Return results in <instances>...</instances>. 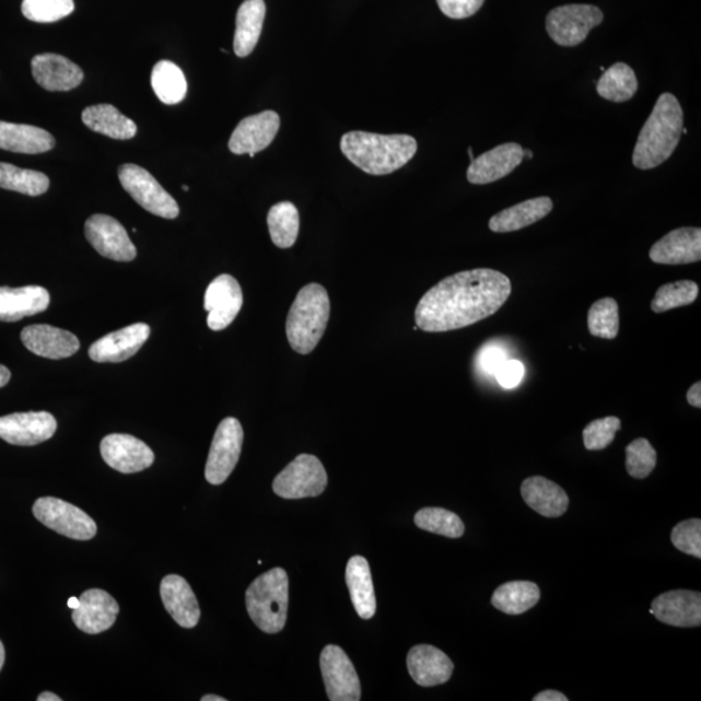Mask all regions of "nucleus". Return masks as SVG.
<instances>
[{"label": "nucleus", "mask_w": 701, "mask_h": 701, "mask_svg": "<svg viewBox=\"0 0 701 701\" xmlns=\"http://www.w3.org/2000/svg\"><path fill=\"white\" fill-rule=\"evenodd\" d=\"M511 294V280L499 270H465L446 277L421 297L416 325L428 332L467 328L495 315Z\"/></svg>", "instance_id": "f257e3e1"}, {"label": "nucleus", "mask_w": 701, "mask_h": 701, "mask_svg": "<svg viewBox=\"0 0 701 701\" xmlns=\"http://www.w3.org/2000/svg\"><path fill=\"white\" fill-rule=\"evenodd\" d=\"M341 150L353 165L367 175L386 176L411 162L418 152V142L406 135L350 131L342 137Z\"/></svg>", "instance_id": "f03ea898"}, {"label": "nucleus", "mask_w": 701, "mask_h": 701, "mask_svg": "<svg viewBox=\"0 0 701 701\" xmlns=\"http://www.w3.org/2000/svg\"><path fill=\"white\" fill-rule=\"evenodd\" d=\"M684 130V109L675 95L665 93L657 100L645 121L633 152L638 170H654L675 152Z\"/></svg>", "instance_id": "7ed1b4c3"}, {"label": "nucleus", "mask_w": 701, "mask_h": 701, "mask_svg": "<svg viewBox=\"0 0 701 701\" xmlns=\"http://www.w3.org/2000/svg\"><path fill=\"white\" fill-rule=\"evenodd\" d=\"M330 318L328 291L309 283L297 293L287 320L288 341L295 352L308 355L322 341Z\"/></svg>", "instance_id": "20e7f679"}, {"label": "nucleus", "mask_w": 701, "mask_h": 701, "mask_svg": "<svg viewBox=\"0 0 701 701\" xmlns=\"http://www.w3.org/2000/svg\"><path fill=\"white\" fill-rule=\"evenodd\" d=\"M246 608L264 633L277 634L282 631L289 609V577L284 569H270L252 583L246 592Z\"/></svg>", "instance_id": "39448f33"}, {"label": "nucleus", "mask_w": 701, "mask_h": 701, "mask_svg": "<svg viewBox=\"0 0 701 701\" xmlns=\"http://www.w3.org/2000/svg\"><path fill=\"white\" fill-rule=\"evenodd\" d=\"M328 486V475L320 460L314 455L296 456L274 478L273 491L283 499L320 496Z\"/></svg>", "instance_id": "423d86ee"}, {"label": "nucleus", "mask_w": 701, "mask_h": 701, "mask_svg": "<svg viewBox=\"0 0 701 701\" xmlns=\"http://www.w3.org/2000/svg\"><path fill=\"white\" fill-rule=\"evenodd\" d=\"M119 178L125 191L145 211L168 220L178 217L177 201L163 189L150 172L136 164H124L119 170Z\"/></svg>", "instance_id": "0eeeda50"}, {"label": "nucleus", "mask_w": 701, "mask_h": 701, "mask_svg": "<svg viewBox=\"0 0 701 701\" xmlns=\"http://www.w3.org/2000/svg\"><path fill=\"white\" fill-rule=\"evenodd\" d=\"M604 15L598 7L592 4H566L548 13L547 33L553 42L564 47L582 44L594 27L603 23Z\"/></svg>", "instance_id": "6e6552de"}, {"label": "nucleus", "mask_w": 701, "mask_h": 701, "mask_svg": "<svg viewBox=\"0 0 701 701\" xmlns=\"http://www.w3.org/2000/svg\"><path fill=\"white\" fill-rule=\"evenodd\" d=\"M33 513L48 529L71 539L89 540L98 531L94 519L87 513L58 498H39L33 505Z\"/></svg>", "instance_id": "1a4fd4ad"}, {"label": "nucleus", "mask_w": 701, "mask_h": 701, "mask_svg": "<svg viewBox=\"0 0 701 701\" xmlns=\"http://www.w3.org/2000/svg\"><path fill=\"white\" fill-rule=\"evenodd\" d=\"M243 446V429L234 418L222 420L211 444L206 464V480L224 483L238 464Z\"/></svg>", "instance_id": "9d476101"}, {"label": "nucleus", "mask_w": 701, "mask_h": 701, "mask_svg": "<svg viewBox=\"0 0 701 701\" xmlns=\"http://www.w3.org/2000/svg\"><path fill=\"white\" fill-rule=\"evenodd\" d=\"M320 666L329 700L359 701L361 699V685L355 666L339 645H326L322 652Z\"/></svg>", "instance_id": "9b49d317"}, {"label": "nucleus", "mask_w": 701, "mask_h": 701, "mask_svg": "<svg viewBox=\"0 0 701 701\" xmlns=\"http://www.w3.org/2000/svg\"><path fill=\"white\" fill-rule=\"evenodd\" d=\"M85 235L90 245L104 258L115 261L136 259L137 248L130 241L125 227L107 214H94L85 224Z\"/></svg>", "instance_id": "f8f14e48"}, {"label": "nucleus", "mask_w": 701, "mask_h": 701, "mask_svg": "<svg viewBox=\"0 0 701 701\" xmlns=\"http://www.w3.org/2000/svg\"><path fill=\"white\" fill-rule=\"evenodd\" d=\"M242 305L243 293L239 282L231 274L217 277L205 295L208 328L214 331L226 329L238 316Z\"/></svg>", "instance_id": "ddd939ff"}, {"label": "nucleus", "mask_w": 701, "mask_h": 701, "mask_svg": "<svg viewBox=\"0 0 701 701\" xmlns=\"http://www.w3.org/2000/svg\"><path fill=\"white\" fill-rule=\"evenodd\" d=\"M103 460L120 474H138L155 462L152 449L133 435L109 434L101 443Z\"/></svg>", "instance_id": "4468645a"}, {"label": "nucleus", "mask_w": 701, "mask_h": 701, "mask_svg": "<svg viewBox=\"0 0 701 701\" xmlns=\"http://www.w3.org/2000/svg\"><path fill=\"white\" fill-rule=\"evenodd\" d=\"M58 422L48 412L12 413L0 418V439L15 446H36L51 440Z\"/></svg>", "instance_id": "2eb2a0df"}, {"label": "nucleus", "mask_w": 701, "mask_h": 701, "mask_svg": "<svg viewBox=\"0 0 701 701\" xmlns=\"http://www.w3.org/2000/svg\"><path fill=\"white\" fill-rule=\"evenodd\" d=\"M280 125V116L274 110L246 117L234 129L229 150L235 155L258 154L274 141Z\"/></svg>", "instance_id": "dca6fc26"}, {"label": "nucleus", "mask_w": 701, "mask_h": 701, "mask_svg": "<svg viewBox=\"0 0 701 701\" xmlns=\"http://www.w3.org/2000/svg\"><path fill=\"white\" fill-rule=\"evenodd\" d=\"M150 335L148 324L129 325L94 342L89 349V357L96 363H122L141 350Z\"/></svg>", "instance_id": "f3484780"}, {"label": "nucleus", "mask_w": 701, "mask_h": 701, "mask_svg": "<svg viewBox=\"0 0 701 701\" xmlns=\"http://www.w3.org/2000/svg\"><path fill=\"white\" fill-rule=\"evenodd\" d=\"M119 614V604L113 596L92 588L80 596V606L73 609L72 620L83 633L94 635L113 628Z\"/></svg>", "instance_id": "a211bd4d"}, {"label": "nucleus", "mask_w": 701, "mask_h": 701, "mask_svg": "<svg viewBox=\"0 0 701 701\" xmlns=\"http://www.w3.org/2000/svg\"><path fill=\"white\" fill-rule=\"evenodd\" d=\"M524 161V149L515 142L484 152L470 163L467 178L474 185H488L510 176Z\"/></svg>", "instance_id": "6ab92c4d"}, {"label": "nucleus", "mask_w": 701, "mask_h": 701, "mask_svg": "<svg viewBox=\"0 0 701 701\" xmlns=\"http://www.w3.org/2000/svg\"><path fill=\"white\" fill-rule=\"evenodd\" d=\"M652 615L658 621L676 628H699L701 594L689 589H673L652 601Z\"/></svg>", "instance_id": "aec40b11"}, {"label": "nucleus", "mask_w": 701, "mask_h": 701, "mask_svg": "<svg viewBox=\"0 0 701 701\" xmlns=\"http://www.w3.org/2000/svg\"><path fill=\"white\" fill-rule=\"evenodd\" d=\"M21 341L34 355L51 360L71 358L80 350L79 338L73 332L51 325L26 326L21 331Z\"/></svg>", "instance_id": "412c9836"}, {"label": "nucleus", "mask_w": 701, "mask_h": 701, "mask_svg": "<svg viewBox=\"0 0 701 701\" xmlns=\"http://www.w3.org/2000/svg\"><path fill=\"white\" fill-rule=\"evenodd\" d=\"M650 259L664 266H685L701 260V229L681 227L651 247Z\"/></svg>", "instance_id": "4be33fe9"}, {"label": "nucleus", "mask_w": 701, "mask_h": 701, "mask_svg": "<svg viewBox=\"0 0 701 701\" xmlns=\"http://www.w3.org/2000/svg\"><path fill=\"white\" fill-rule=\"evenodd\" d=\"M33 78L47 92H69L81 85L82 69L57 54H42L32 60Z\"/></svg>", "instance_id": "5701e85b"}, {"label": "nucleus", "mask_w": 701, "mask_h": 701, "mask_svg": "<svg viewBox=\"0 0 701 701\" xmlns=\"http://www.w3.org/2000/svg\"><path fill=\"white\" fill-rule=\"evenodd\" d=\"M407 666L413 681L422 687H433L449 681L454 663L434 645H416L408 652Z\"/></svg>", "instance_id": "b1692460"}, {"label": "nucleus", "mask_w": 701, "mask_h": 701, "mask_svg": "<svg viewBox=\"0 0 701 701\" xmlns=\"http://www.w3.org/2000/svg\"><path fill=\"white\" fill-rule=\"evenodd\" d=\"M161 596L166 609L179 627L196 628L200 619V608L196 594L189 583L180 575L170 574L161 583Z\"/></svg>", "instance_id": "393cba45"}, {"label": "nucleus", "mask_w": 701, "mask_h": 701, "mask_svg": "<svg viewBox=\"0 0 701 701\" xmlns=\"http://www.w3.org/2000/svg\"><path fill=\"white\" fill-rule=\"evenodd\" d=\"M50 294L40 287L0 288V322L15 323L45 312Z\"/></svg>", "instance_id": "a878e982"}, {"label": "nucleus", "mask_w": 701, "mask_h": 701, "mask_svg": "<svg viewBox=\"0 0 701 701\" xmlns=\"http://www.w3.org/2000/svg\"><path fill=\"white\" fill-rule=\"evenodd\" d=\"M522 494L525 503L541 516L558 518L568 511L569 498L564 489L545 477L526 478Z\"/></svg>", "instance_id": "bb28decb"}, {"label": "nucleus", "mask_w": 701, "mask_h": 701, "mask_svg": "<svg viewBox=\"0 0 701 701\" xmlns=\"http://www.w3.org/2000/svg\"><path fill=\"white\" fill-rule=\"evenodd\" d=\"M55 144V138L45 129L0 121V150L34 155L52 150Z\"/></svg>", "instance_id": "cd10ccee"}, {"label": "nucleus", "mask_w": 701, "mask_h": 701, "mask_svg": "<svg viewBox=\"0 0 701 701\" xmlns=\"http://www.w3.org/2000/svg\"><path fill=\"white\" fill-rule=\"evenodd\" d=\"M346 583L357 614L363 620L373 619L377 610L376 594L372 581L370 562L363 557H353L346 568Z\"/></svg>", "instance_id": "c85d7f7f"}, {"label": "nucleus", "mask_w": 701, "mask_h": 701, "mask_svg": "<svg viewBox=\"0 0 701 701\" xmlns=\"http://www.w3.org/2000/svg\"><path fill=\"white\" fill-rule=\"evenodd\" d=\"M553 210L551 198L540 197L529 199L516 206L506 208L492 217L489 222L490 231L494 233H511L536 224Z\"/></svg>", "instance_id": "c756f323"}, {"label": "nucleus", "mask_w": 701, "mask_h": 701, "mask_svg": "<svg viewBox=\"0 0 701 701\" xmlns=\"http://www.w3.org/2000/svg\"><path fill=\"white\" fill-rule=\"evenodd\" d=\"M266 12L264 0H245L241 4L234 34V52L238 58L248 57L258 45Z\"/></svg>", "instance_id": "7c9ffc66"}, {"label": "nucleus", "mask_w": 701, "mask_h": 701, "mask_svg": "<svg viewBox=\"0 0 701 701\" xmlns=\"http://www.w3.org/2000/svg\"><path fill=\"white\" fill-rule=\"evenodd\" d=\"M82 121L90 130L114 140H131L137 135V125L110 104H96L83 109Z\"/></svg>", "instance_id": "2f4dec72"}, {"label": "nucleus", "mask_w": 701, "mask_h": 701, "mask_svg": "<svg viewBox=\"0 0 701 701\" xmlns=\"http://www.w3.org/2000/svg\"><path fill=\"white\" fill-rule=\"evenodd\" d=\"M540 589L530 581H512L499 586L492 595L491 603L505 615H523L537 606Z\"/></svg>", "instance_id": "473e14b6"}, {"label": "nucleus", "mask_w": 701, "mask_h": 701, "mask_svg": "<svg viewBox=\"0 0 701 701\" xmlns=\"http://www.w3.org/2000/svg\"><path fill=\"white\" fill-rule=\"evenodd\" d=\"M151 86L164 104L173 106L185 100L187 82L180 68L170 60L159 61L152 69Z\"/></svg>", "instance_id": "72a5a7b5"}, {"label": "nucleus", "mask_w": 701, "mask_h": 701, "mask_svg": "<svg viewBox=\"0 0 701 701\" xmlns=\"http://www.w3.org/2000/svg\"><path fill=\"white\" fill-rule=\"evenodd\" d=\"M270 238L279 248H290L295 245L300 235L301 219L297 208L290 201H281L270 208L268 213Z\"/></svg>", "instance_id": "f704fd0d"}, {"label": "nucleus", "mask_w": 701, "mask_h": 701, "mask_svg": "<svg viewBox=\"0 0 701 701\" xmlns=\"http://www.w3.org/2000/svg\"><path fill=\"white\" fill-rule=\"evenodd\" d=\"M598 94L603 100L623 103L628 102L636 93L638 80L633 68L624 62H616L615 66L603 72L598 81Z\"/></svg>", "instance_id": "c9c22d12"}, {"label": "nucleus", "mask_w": 701, "mask_h": 701, "mask_svg": "<svg viewBox=\"0 0 701 701\" xmlns=\"http://www.w3.org/2000/svg\"><path fill=\"white\" fill-rule=\"evenodd\" d=\"M0 187L24 196L39 197L50 187V179L37 171L21 170L9 163H0Z\"/></svg>", "instance_id": "e433bc0d"}, {"label": "nucleus", "mask_w": 701, "mask_h": 701, "mask_svg": "<svg viewBox=\"0 0 701 701\" xmlns=\"http://www.w3.org/2000/svg\"><path fill=\"white\" fill-rule=\"evenodd\" d=\"M589 335L612 341L620 331V308L614 297H603L588 309Z\"/></svg>", "instance_id": "4c0bfd02"}, {"label": "nucleus", "mask_w": 701, "mask_h": 701, "mask_svg": "<svg viewBox=\"0 0 701 701\" xmlns=\"http://www.w3.org/2000/svg\"><path fill=\"white\" fill-rule=\"evenodd\" d=\"M699 287L690 280L666 283L657 290L651 309L655 314H664L676 308L686 307L698 300Z\"/></svg>", "instance_id": "58836bf2"}, {"label": "nucleus", "mask_w": 701, "mask_h": 701, "mask_svg": "<svg viewBox=\"0 0 701 701\" xmlns=\"http://www.w3.org/2000/svg\"><path fill=\"white\" fill-rule=\"evenodd\" d=\"M420 529L447 538H460L465 531L464 523L456 513L443 509H422L414 516Z\"/></svg>", "instance_id": "ea45409f"}, {"label": "nucleus", "mask_w": 701, "mask_h": 701, "mask_svg": "<svg viewBox=\"0 0 701 701\" xmlns=\"http://www.w3.org/2000/svg\"><path fill=\"white\" fill-rule=\"evenodd\" d=\"M23 15L34 23L50 24L74 11L73 0H23Z\"/></svg>", "instance_id": "a19ab883"}, {"label": "nucleus", "mask_w": 701, "mask_h": 701, "mask_svg": "<svg viewBox=\"0 0 701 701\" xmlns=\"http://www.w3.org/2000/svg\"><path fill=\"white\" fill-rule=\"evenodd\" d=\"M656 451L647 440L638 439L627 447V470L636 480L647 478L656 468Z\"/></svg>", "instance_id": "79ce46f5"}, {"label": "nucleus", "mask_w": 701, "mask_h": 701, "mask_svg": "<svg viewBox=\"0 0 701 701\" xmlns=\"http://www.w3.org/2000/svg\"><path fill=\"white\" fill-rule=\"evenodd\" d=\"M622 427V422L615 416L589 422L583 430V443L588 451H600L607 448L616 439V433Z\"/></svg>", "instance_id": "37998d69"}, {"label": "nucleus", "mask_w": 701, "mask_h": 701, "mask_svg": "<svg viewBox=\"0 0 701 701\" xmlns=\"http://www.w3.org/2000/svg\"><path fill=\"white\" fill-rule=\"evenodd\" d=\"M671 544L677 550L701 559V519L679 523L671 531Z\"/></svg>", "instance_id": "c03bdc74"}, {"label": "nucleus", "mask_w": 701, "mask_h": 701, "mask_svg": "<svg viewBox=\"0 0 701 701\" xmlns=\"http://www.w3.org/2000/svg\"><path fill=\"white\" fill-rule=\"evenodd\" d=\"M436 3L447 17L462 20L476 15L484 0H436Z\"/></svg>", "instance_id": "a18cd8bd"}, {"label": "nucleus", "mask_w": 701, "mask_h": 701, "mask_svg": "<svg viewBox=\"0 0 701 701\" xmlns=\"http://www.w3.org/2000/svg\"><path fill=\"white\" fill-rule=\"evenodd\" d=\"M505 352L499 347L486 344L480 352L477 353L478 370L490 376H495L496 372L501 370L505 363Z\"/></svg>", "instance_id": "49530a36"}, {"label": "nucleus", "mask_w": 701, "mask_h": 701, "mask_svg": "<svg viewBox=\"0 0 701 701\" xmlns=\"http://www.w3.org/2000/svg\"><path fill=\"white\" fill-rule=\"evenodd\" d=\"M525 367L518 360H506L495 374V377L504 388H515L523 381Z\"/></svg>", "instance_id": "de8ad7c7"}, {"label": "nucleus", "mask_w": 701, "mask_h": 701, "mask_svg": "<svg viewBox=\"0 0 701 701\" xmlns=\"http://www.w3.org/2000/svg\"><path fill=\"white\" fill-rule=\"evenodd\" d=\"M687 401L689 405L696 408L701 407V384L697 382L690 387V390L687 392Z\"/></svg>", "instance_id": "09e8293b"}, {"label": "nucleus", "mask_w": 701, "mask_h": 701, "mask_svg": "<svg viewBox=\"0 0 701 701\" xmlns=\"http://www.w3.org/2000/svg\"><path fill=\"white\" fill-rule=\"evenodd\" d=\"M534 701H568V698L564 693L554 690H547L538 693L537 697H534Z\"/></svg>", "instance_id": "8fccbe9b"}, {"label": "nucleus", "mask_w": 701, "mask_h": 701, "mask_svg": "<svg viewBox=\"0 0 701 701\" xmlns=\"http://www.w3.org/2000/svg\"><path fill=\"white\" fill-rule=\"evenodd\" d=\"M10 379H11V372L9 367L0 364V388L9 384Z\"/></svg>", "instance_id": "3c124183"}, {"label": "nucleus", "mask_w": 701, "mask_h": 701, "mask_svg": "<svg viewBox=\"0 0 701 701\" xmlns=\"http://www.w3.org/2000/svg\"><path fill=\"white\" fill-rule=\"evenodd\" d=\"M38 701H61V698L55 696L52 692H42L37 699Z\"/></svg>", "instance_id": "603ef678"}, {"label": "nucleus", "mask_w": 701, "mask_h": 701, "mask_svg": "<svg viewBox=\"0 0 701 701\" xmlns=\"http://www.w3.org/2000/svg\"><path fill=\"white\" fill-rule=\"evenodd\" d=\"M80 606V599L75 598V596H72V598L68 599V607L71 608L72 610L75 608H79Z\"/></svg>", "instance_id": "864d4df0"}, {"label": "nucleus", "mask_w": 701, "mask_h": 701, "mask_svg": "<svg viewBox=\"0 0 701 701\" xmlns=\"http://www.w3.org/2000/svg\"><path fill=\"white\" fill-rule=\"evenodd\" d=\"M5 661V651L2 641H0V670H2Z\"/></svg>", "instance_id": "5fc2aeb1"}, {"label": "nucleus", "mask_w": 701, "mask_h": 701, "mask_svg": "<svg viewBox=\"0 0 701 701\" xmlns=\"http://www.w3.org/2000/svg\"><path fill=\"white\" fill-rule=\"evenodd\" d=\"M201 701H226V699L217 696H206L201 698Z\"/></svg>", "instance_id": "6e6d98bb"}, {"label": "nucleus", "mask_w": 701, "mask_h": 701, "mask_svg": "<svg viewBox=\"0 0 701 701\" xmlns=\"http://www.w3.org/2000/svg\"><path fill=\"white\" fill-rule=\"evenodd\" d=\"M533 152L530 150H524V157L533 159Z\"/></svg>", "instance_id": "4d7b16f0"}, {"label": "nucleus", "mask_w": 701, "mask_h": 701, "mask_svg": "<svg viewBox=\"0 0 701 701\" xmlns=\"http://www.w3.org/2000/svg\"><path fill=\"white\" fill-rule=\"evenodd\" d=\"M468 154H469L470 161H471V162H474V161H475L474 150H471V149L469 148V150H468Z\"/></svg>", "instance_id": "13d9d810"}, {"label": "nucleus", "mask_w": 701, "mask_h": 701, "mask_svg": "<svg viewBox=\"0 0 701 701\" xmlns=\"http://www.w3.org/2000/svg\"><path fill=\"white\" fill-rule=\"evenodd\" d=\"M183 189H184L185 191H189V186L184 185V186H183Z\"/></svg>", "instance_id": "bf43d9fd"}]
</instances>
